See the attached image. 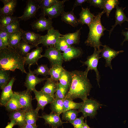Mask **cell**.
<instances>
[{"label": "cell", "mask_w": 128, "mask_h": 128, "mask_svg": "<svg viewBox=\"0 0 128 128\" xmlns=\"http://www.w3.org/2000/svg\"><path fill=\"white\" fill-rule=\"evenodd\" d=\"M72 82L64 98L73 100L79 98L83 101L87 98L92 87L85 71L74 70L71 72Z\"/></svg>", "instance_id": "1"}, {"label": "cell", "mask_w": 128, "mask_h": 128, "mask_svg": "<svg viewBox=\"0 0 128 128\" xmlns=\"http://www.w3.org/2000/svg\"><path fill=\"white\" fill-rule=\"evenodd\" d=\"M25 57L17 49L8 46L0 50V68L7 71H14L16 69L27 74L24 67Z\"/></svg>", "instance_id": "2"}, {"label": "cell", "mask_w": 128, "mask_h": 128, "mask_svg": "<svg viewBox=\"0 0 128 128\" xmlns=\"http://www.w3.org/2000/svg\"><path fill=\"white\" fill-rule=\"evenodd\" d=\"M105 13L104 10L99 13L88 26L89 32L87 38L85 42L87 45L93 47L98 50H100V46H102L100 39L104 35V31L106 30V28L102 24L101 21V17Z\"/></svg>", "instance_id": "3"}, {"label": "cell", "mask_w": 128, "mask_h": 128, "mask_svg": "<svg viewBox=\"0 0 128 128\" xmlns=\"http://www.w3.org/2000/svg\"><path fill=\"white\" fill-rule=\"evenodd\" d=\"M101 51V49L98 50L94 48L93 53L91 55L88 56L87 60L84 62L81 61L83 65H86L87 66V68L85 71L87 74L90 70H94L95 71L96 73V79L99 87V83L100 78L97 66L99 59L101 58L100 57V54Z\"/></svg>", "instance_id": "4"}, {"label": "cell", "mask_w": 128, "mask_h": 128, "mask_svg": "<svg viewBox=\"0 0 128 128\" xmlns=\"http://www.w3.org/2000/svg\"><path fill=\"white\" fill-rule=\"evenodd\" d=\"M83 101V104L78 111L82 112L84 118L87 116L94 117L97 110L102 105L96 101L91 99L87 98Z\"/></svg>", "instance_id": "5"}, {"label": "cell", "mask_w": 128, "mask_h": 128, "mask_svg": "<svg viewBox=\"0 0 128 128\" xmlns=\"http://www.w3.org/2000/svg\"><path fill=\"white\" fill-rule=\"evenodd\" d=\"M67 1V0H59L50 7L42 9L41 15L47 16L49 18L51 19L61 15L64 12V4Z\"/></svg>", "instance_id": "6"}, {"label": "cell", "mask_w": 128, "mask_h": 128, "mask_svg": "<svg viewBox=\"0 0 128 128\" xmlns=\"http://www.w3.org/2000/svg\"><path fill=\"white\" fill-rule=\"evenodd\" d=\"M22 15L18 17L20 20L26 21L35 17L36 13L40 8L38 0H28Z\"/></svg>", "instance_id": "7"}, {"label": "cell", "mask_w": 128, "mask_h": 128, "mask_svg": "<svg viewBox=\"0 0 128 128\" xmlns=\"http://www.w3.org/2000/svg\"><path fill=\"white\" fill-rule=\"evenodd\" d=\"M62 36L58 30L52 28L48 31L46 34L41 36L39 44H42L47 47H54L59 38Z\"/></svg>", "instance_id": "8"}, {"label": "cell", "mask_w": 128, "mask_h": 128, "mask_svg": "<svg viewBox=\"0 0 128 128\" xmlns=\"http://www.w3.org/2000/svg\"><path fill=\"white\" fill-rule=\"evenodd\" d=\"M43 56L48 59L52 66L55 65H62L63 60L62 53L54 47H49L46 49Z\"/></svg>", "instance_id": "9"}, {"label": "cell", "mask_w": 128, "mask_h": 128, "mask_svg": "<svg viewBox=\"0 0 128 128\" xmlns=\"http://www.w3.org/2000/svg\"><path fill=\"white\" fill-rule=\"evenodd\" d=\"M52 19L47 18L45 16L41 15L40 17L33 21L31 24L32 28L37 32L43 31L53 28Z\"/></svg>", "instance_id": "10"}, {"label": "cell", "mask_w": 128, "mask_h": 128, "mask_svg": "<svg viewBox=\"0 0 128 128\" xmlns=\"http://www.w3.org/2000/svg\"><path fill=\"white\" fill-rule=\"evenodd\" d=\"M33 91L35 96V98L37 101V107L36 109L39 110H43L46 105L51 103L55 98L41 90L38 91L36 90Z\"/></svg>", "instance_id": "11"}, {"label": "cell", "mask_w": 128, "mask_h": 128, "mask_svg": "<svg viewBox=\"0 0 128 128\" xmlns=\"http://www.w3.org/2000/svg\"><path fill=\"white\" fill-rule=\"evenodd\" d=\"M102 46L103 48L101 49V57H103L105 59V67L108 66L112 69V68L111 64V61L119 54L123 52V51H116L106 45H102Z\"/></svg>", "instance_id": "12"}, {"label": "cell", "mask_w": 128, "mask_h": 128, "mask_svg": "<svg viewBox=\"0 0 128 128\" xmlns=\"http://www.w3.org/2000/svg\"><path fill=\"white\" fill-rule=\"evenodd\" d=\"M28 67V72L27 73L25 79V85L27 90L30 92L36 90V86L46 79V78H39L35 75Z\"/></svg>", "instance_id": "13"}, {"label": "cell", "mask_w": 128, "mask_h": 128, "mask_svg": "<svg viewBox=\"0 0 128 128\" xmlns=\"http://www.w3.org/2000/svg\"><path fill=\"white\" fill-rule=\"evenodd\" d=\"M20 31L22 40L36 48L38 46L41 36L40 34L30 31H24L21 28Z\"/></svg>", "instance_id": "14"}, {"label": "cell", "mask_w": 128, "mask_h": 128, "mask_svg": "<svg viewBox=\"0 0 128 128\" xmlns=\"http://www.w3.org/2000/svg\"><path fill=\"white\" fill-rule=\"evenodd\" d=\"M15 80V78H13L7 85L2 90L0 100V103L1 105L5 107L12 97L14 92L12 88Z\"/></svg>", "instance_id": "15"}, {"label": "cell", "mask_w": 128, "mask_h": 128, "mask_svg": "<svg viewBox=\"0 0 128 128\" xmlns=\"http://www.w3.org/2000/svg\"><path fill=\"white\" fill-rule=\"evenodd\" d=\"M43 51L42 47H37L36 49L29 53L25 57V64L28 65V67L34 64L37 65V62L40 58L43 57L41 54Z\"/></svg>", "instance_id": "16"}, {"label": "cell", "mask_w": 128, "mask_h": 128, "mask_svg": "<svg viewBox=\"0 0 128 128\" xmlns=\"http://www.w3.org/2000/svg\"><path fill=\"white\" fill-rule=\"evenodd\" d=\"M30 92L27 90L18 92L20 104L22 109L25 111L33 109L32 104V99Z\"/></svg>", "instance_id": "17"}, {"label": "cell", "mask_w": 128, "mask_h": 128, "mask_svg": "<svg viewBox=\"0 0 128 128\" xmlns=\"http://www.w3.org/2000/svg\"><path fill=\"white\" fill-rule=\"evenodd\" d=\"M39 117L43 119L45 121V123L49 124L52 128H57L64 123L67 122L62 121L59 115L52 112L49 114H44L39 116Z\"/></svg>", "instance_id": "18"}, {"label": "cell", "mask_w": 128, "mask_h": 128, "mask_svg": "<svg viewBox=\"0 0 128 128\" xmlns=\"http://www.w3.org/2000/svg\"><path fill=\"white\" fill-rule=\"evenodd\" d=\"M58 83L50 77L48 78L41 90L55 98Z\"/></svg>", "instance_id": "19"}, {"label": "cell", "mask_w": 128, "mask_h": 128, "mask_svg": "<svg viewBox=\"0 0 128 128\" xmlns=\"http://www.w3.org/2000/svg\"><path fill=\"white\" fill-rule=\"evenodd\" d=\"M4 6L0 9V14L12 15L14 12L17 1L16 0H1Z\"/></svg>", "instance_id": "20"}, {"label": "cell", "mask_w": 128, "mask_h": 128, "mask_svg": "<svg viewBox=\"0 0 128 128\" xmlns=\"http://www.w3.org/2000/svg\"><path fill=\"white\" fill-rule=\"evenodd\" d=\"M116 11L115 13V22L114 24L112 26V28L109 31V37L114 27L118 25L121 26V24L125 21L128 22V18L126 16L124 13V10L125 8L119 7L117 5L115 8Z\"/></svg>", "instance_id": "21"}, {"label": "cell", "mask_w": 128, "mask_h": 128, "mask_svg": "<svg viewBox=\"0 0 128 128\" xmlns=\"http://www.w3.org/2000/svg\"><path fill=\"white\" fill-rule=\"evenodd\" d=\"M25 111L21 109L12 112L10 115L11 120L13 119L16 122V125L21 128L26 124L24 115Z\"/></svg>", "instance_id": "22"}, {"label": "cell", "mask_w": 128, "mask_h": 128, "mask_svg": "<svg viewBox=\"0 0 128 128\" xmlns=\"http://www.w3.org/2000/svg\"><path fill=\"white\" fill-rule=\"evenodd\" d=\"M82 51L80 49L71 46L62 53L63 59L65 61H69L79 57Z\"/></svg>", "instance_id": "23"}, {"label": "cell", "mask_w": 128, "mask_h": 128, "mask_svg": "<svg viewBox=\"0 0 128 128\" xmlns=\"http://www.w3.org/2000/svg\"><path fill=\"white\" fill-rule=\"evenodd\" d=\"M82 9L81 11L79 14L80 23L88 26L92 22L96 16L91 12L90 9L87 7L84 8L82 7Z\"/></svg>", "instance_id": "24"}, {"label": "cell", "mask_w": 128, "mask_h": 128, "mask_svg": "<svg viewBox=\"0 0 128 128\" xmlns=\"http://www.w3.org/2000/svg\"><path fill=\"white\" fill-rule=\"evenodd\" d=\"M61 16L63 21L73 27H75L80 23L79 19L77 18L72 10L70 12L64 11Z\"/></svg>", "instance_id": "25"}, {"label": "cell", "mask_w": 128, "mask_h": 128, "mask_svg": "<svg viewBox=\"0 0 128 128\" xmlns=\"http://www.w3.org/2000/svg\"><path fill=\"white\" fill-rule=\"evenodd\" d=\"M18 92H14L12 97L5 107L8 111H14L22 109L19 102Z\"/></svg>", "instance_id": "26"}, {"label": "cell", "mask_w": 128, "mask_h": 128, "mask_svg": "<svg viewBox=\"0 0 128 128\" xmlns=\"http://www.w3.org/2000/svg\"><path fill=\"white\" fill-rule=\"evenodd\" d=\"M39 110L36 109H31L25 111V119L27 124L36 125V122L39 116L38 112Z\"/></svg>", "instance_id": "27"}, {"label": "cell", "mask_w": 128, "mask_h": 128, "mask_svg": "<svg viewBox=\"0 0 128 128\" xmlns=\"http://www.w3.org/2000/svg\"><path fill=\"white\" fill-rule=\"evenodd\" d=\"M22 40L21 34L20 31L11 33H9L8 46L17 49Z\"/></svg>", "instance_id": "28"}, {"label": "cell", "mask_w": 128, "mask_h": 128, "mask_svg": "<svg viewBox=\"0 0 128 128\" xmlns=\"http://www.w3.org/2000/svg\"><path fill=\"white\" fill-rule=\"evenodd\" d=\"M83 101L76 103L69 98H64L63 100V109L62 113L71 110H79L82 107Z\"/></svg>", "instance_id": "29"}, {"label": "cell", "mask_w": 128, "mask_h": 128, "mask_svg": "<svg viewBox=\"0 0 128 128\" xmlns=\"http://www.w3.org/2000/svg\"><path fill=\"white\" fill-rule=\"evenodd\" d=\"M59 81V83L62 85L69 88L72 82L71 72L64 69L61 74Z\"/></svg>", "instance_id": "30"}, {"label": "cell", "mask_w": 128, "mask_h": 128, "mask_svg": "<svg viewBox=\"0 0 128 128\" xmlns=\"http://www.w3.org/2000/svg\"><path fill=\"white\" fill-rule=\"evenodd\" d=\"M64 69L62 65H55L52 66L49 69L50 78L58 82L61 74Z\"/></svg>", "instance_id": "31"}, {"label": "cell", "mask_w": 128, "mask_h": 128, "mask_svg": "<svg viewBox=\"0 0 128 128\" xmlns=\"http://www.w3.org/2000/svg\"><path fill=\"white\" fill-rule=\"evenodd\" d=\"M79 29L75 32L69 33L65 35H62L67 43L69 45H71L78 43L79 41L80 37V32L81 29Z\"/></svg>", "instance_id": "32"}, {"label": "cell", "mask_w": 128, "mask_h": 128, "mask_svg": "<svg viewBox=\"0 0 128 128\" xmlns=\"http://www.w3.org/2000/svg\"><path fill=\"white\" fill-rule=\"evenodd\" d=\"M50 104L51 112L59 115L62 113L63 109V100L55 98Z\"/></svg>", "instance_id": "33"}, {"label": "cell", "mask_w": 128, "mask_h": 128, "mask_svg": "<svg viewBox=\"0 0 128 128\" xmlns=\"http://www.w3.org/2000/svg\"><path fill=\"white\" fill-rule=\"evenodd\" d=\"M20 20L6 26L0 25V30L9 33L20 31L21 29L19 24Z\"/></svg>", "instance_id": "34"}, {"label": "cell", "mask_w": 128, "mask_h": 128, "mask_svg": "<svg viewBox=\"0 0 128 128\" xmlns=\"http://www.w3.org/2000/svg\"><path fill=\"white\" fill-rule=\"evenodd\" d=\"M34 47H36L34 46L29 44L22 39L17 49L22 55L25 57L29 51Z\"/></svg>", "instance_id": "35"}, {"label": "cell", "mask_w": 128, "mask_h": 128, "mask_svg": "<svg viewBox=\"0 0 128 128\" xmlns=\"http://www.w3.org/2000/svg\"><path fill=\"white\" fill-rule=\"evenodd\" d=\"M119 4V1L117 0H105L104 10L107 16L108 17L112 10L115 8L117 5Z\"/></svg>", "instance_id": "36"}, {"label": "cell", "mask_w": 128, "mask_h": 128, "mask_svg": "<svg viewBox=\"0 0 128 128\" xmlns=\"http://www.w3.org/2000/svg\"><path fill=\"white\" fill-rule=\"evenodd\" d=\"M18 17L11 15L0 14V25L6 26L20 20Z\"/></svg>", "instance_id": "37"}, {"label": "cell", "mask_w": 128, "mask_h": 128, "mask_svg": "<svg viewBox=\"0 0 128 128\" xmlns=\"http://www.w3.org/2000/svg\"><path fill=\"white\" fill-rule=\"evenodd\" d=\"M7 70H0V87L2 90L8 84L10 79V75Z\"/></svg>", "instance_id": "38"}, {"label": "cell", "mask_w": 128, "mask_h": 128, "mask_svg": "<svg viewBox=\"0 0 128 128\" xmlns=\"http://www.w3.org/2000/svg\"><path fill=\"white\" fill-rule=\"evenodd\" d=\"M69 88L64 87L59 82L57 89L55 94V98L63 100L66 96Z\"/></svg>", "instance_id": "39"}, {"label": "cell", "mask_w": 128, "mask_h": 128, "mask_svg": "<svg viewBox=\"0 0 128 128\" xmlns=\"http://www.w3.org/2000/svg\"><path fill=\"white\" fill-rule=\"evenodd\" d=\"M78 111L76 110H71L63 113L62 120L69 122L74 120L77 118Z\"/></svg>", "instance_id": "40"}, {"label": "cell", "mask_w": 128, "mask_h": 128, "mask_svg": "<svg viewBox=\"0 0 128 128\" xmlns=\"http://www.w3.org/2000/svg\"><path fill=\"white\" fill-rule=\"evenodd\" d=\"M71 46L67 43L64 38L61 36L59 38L54 47L58 50L64 52Z\"/></svg>", "instance_id": "41"}, {"label": "cell", "mask_w": 128, "mask_h": 128, "mask_svg": "<svg viewBox=\"0 0 128 128\" xmlns=\"http://www.w3.org/2000/svg\"><path fill=\"white\" fill-rule=\"evenodd\" d=\"M49 69L47 65L42 64L38 65L37 68L33 71V73L37 75L46 76L49 75Z\"/></svg>", "instance_id": "42"}, {"label": "cell", "mask_w": 128, "mask_h": 128, "mask_svg": "<svg viewBox=\"0 0 128 128\" xmlns=\"http://www.w3.org/2000/svg\"><path fill=\"white\" fill-rule=\"evenodd\" d=\"M59 1L58 0H38L40 8L42 9L49 8Z\"/></svg>", "instance_id": "43"}, {"label": "cell", "mask_w": 128, "mask_h": 128, "mask_svg": "<svg viewBox=\"0 0 128 128\" xmlns=\"http://www.w3.org/2000/svg\"><path fill=\"white\" fill-rule=\"evenodd\" d=\"M87 2L90 6H93L101 9H104L105 0H88Z\"/></svg>", "instance_id": "44"}, {"label": "cell", "mask_w": 128, "mask_h": 128, "mask_svg": "<svg viewBox=\"0 0 128 128\" xmlns=\"http://www.w3.org/2000/svg\"><path fill=\"white\" fill-rule=\"evenodd\" d=\"M84 117L83 116L72 121L69 122L73 126L74 128H81L84 124Z\"/></svg>", "instance_id": "45"}, {"label": "cell", "mask_w": 128, "mask_h": 128, "mask_svg": "<svg viewBox=\"0 0 128 128\" xmlns=\"http://www.w3.org/2000/svg\"><path fill=\"white\" fill-rule=\"evenodd\" d=\"M9 34L5 32L0 30V38L8 46Z\"/></svg>", "instance_id": "46"}, {"label": "cell", "mask_w": 128, "mask_h": 128, "mask_svg": "<svg viewBox=\"0 0 128 128\" xmlns=\"http://www.w3.org/2000/svg\"><path fill=\"white\" fill-rule=\"evenodd\" d=\"M87 0H76L72 8V11H73L74 8L77 6L81 5L82 4L86 2L87 1Z\"/></svg>", "instance_id": "47"}, {"label": "cell", "mask_w": 128, "mask_h": 128, "mask_svg": "<svg viewBox=\"0 0 128 128\" xmlns=\"http://www.w3.org/2000/svg\"><path fill=\"white\" fill-rule=\"evenodd\" d=\"M15 125H16L15 121L13 119H12L11 120L10 122L8 123L5 128H12Z\"/></svg>", "instance_id": "48"}, {"label": "cell", "mask_w": 128, "mask_h": 128, "mask_svg": "<svg viewBox=\"0 0 128 128\" xmlns=\"http://www.w3.org/2000/svg\"><path fill=\"white\" fill-rule=\"evenodd\" d=\"M126 29H127L128 30L126 31H123L122 33V34L125 36V38L122 42L121 45H122L125 41H128V28Z\"/></svg>", "instance_id": "49"}, {"label": "cell", "mask_w": 128, "mask_h": 128, "mask_svg": "<svg viewBox=\"0 0 128 128\" xmlns=\"http://www.w3.org/2000/svg\"><path fill=\"white\" fill-rule=\"evenodd\" d=\"M8 46L0 38V50L5 49Z\"/></svg>", "instance_id": "50"}, {"label": "cell", "mask_w": 128, "mask_h": 128, "mask_svg": "<svg viewBox=\"0 0 128 128\" xmlns=\"http://www.w3.org/2000/svg\"><path fill=\"white\" fill-rule=\"evenodd\" d=\"M21 128H37L36 125L26 124Z\"/></svg>", "instance_id": "51"}, {"label": "cell", "mask_w": 128, "mask_h": 128, "mask_svg": "<svg viewBox=\"0 0 128 128\" xmlns=\"http://www.w3.org/2000/svg\"><path fill=\"white\" fill-rule=\"evenodd\" d=\"M81 128H92L90 127L87 123V121L85 120L84 124Z\"/></svg>", "instance_id": "52"}, {"label": "cell", "mask_w": 128, "mask_h": 128, "mask_svg": "<svg viewBox=\"0 0 128 128\" xmlns=\"http://www.w3.org/2000/svg\"></svg>", "instance_id": "53"}]
</instances>
